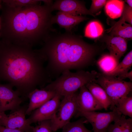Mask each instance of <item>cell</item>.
Segmentation results:
<instances>
[{
	"mask_svg": "<svg viewBox=\"0 0 132 132\" xmlns=\"http://www.w3.org/2000/svg\"><path fill=\"white\" fill-rule=\"evenodd\" d=\"M79 89V92L78 93L77 96L78 107L77 112H91L103 109L85 85L83 86Z\"/></svg>",
	"mask_w": 132,
	"mask_h": 132,
	"instance_id": "7c38bea8",
	"label": "cell"
},
{
	"mask_svg": "<svg viewBox=\"0 0 132 132\" xmlns=\"http://www.w3.org/2000/svg\"><path fill=\"white\" fill-rule=\"evenodd\" d=\"M115 109L121 114L128 116L132 118V96L129 95L121 99L118 102Z\"/></svg>",
	"mask_w": 132,
	"mask_h": 132,
	"instance_id": "cb8c5ba5",
	"label": "cell"
},
{
	"mask_svg": "<svg viewBox=\"0 0 132 132\" xmlns=\"http://www.w3.org/2000/svg\"><path fill=\"white\" fill-rule=\"evenodd\" d=\"M77 94L76 92L63 97L55 118L50 120L51 128L53 132L62 128L77 113L78 111Z\"/></svg>",
	"mask_w": 132,
	"mask_h": 132,
	"instance_id": "8992f818",
	"label": "cell"
},
{
	"mask_svg": "<svg viewBox=\"0 0 132 132\" xmlns=\"http://www.w3.org/2000/svg\"><path fill=\"white\" fill-rule=\"evenodd\" d=\"M55 92L41 88H36L30 92L27 97L29 99V106L26 110L25 114L29 115L56 95Z\"/></svg>",
	"mask_w": 132,
	"mask_h": 132,
	"instance_id": "4fadbf2b",
	"label": "cell"
},
{
	"mask_svg": "<svg viewBox=\"0 0 132 132\" xmlns=\"http://www.w3.org/2000/svg\"><path fill=\"white\" fill-rule=\"evenodd\" d=\"M52 11L58 10L74 15H89L95 17L82 1L76 0H56L51 6Z\"/></svg>",
	"mask_w": 132,
	"mask_h": 132,
	"instance_id": "8fae6325",
	"label": "cell"
},
{
	"mask_svg": "<svg viewBox=\"0 0 132 132\" xmlns=\"http://www.w3.org/2000/svg\"><path fill=\"white\" fill-rule=\"evenodd\" d=\"M85 86L103 109L106 110L110 106L111 102L110 99L105 90L99 85L92 81L88 83Z\"/></svg>",
	"mask_w": 132,
	"mask_h": 132,
	"instance_id": "2e32d148",
	"label": "cell"
},
{
	"mask_svg": "<svg viewBox=\"0 0 132 132\" xmlns=\"http://www.w3.org/2000/svg\"><path fill=\"white\" fill-rule=\"evenodd\" d=\"M87 122L83 117L77 121L70 122L62 128V132H92L84 125V124Z\"/></svg>",
	"mask_w": 132,
	"mask_h": 132,
	"instance_id": "603a6c76",
	"label": "cell"
},
{
	"mask_svg": "<svg viewBox=\"0 0 132 132\" xmlns=\"http://www.w3.org/2000/svg\"><path fill=\"white\" fill-rule=\"evenodd\" d=\"M26 110L18 108L8 115L5 114L4 112H1L0 125L8 128L32 132L33 127L25 118Z\"/></svg>",
	"mask_w": 132,
	"mask_h": 132,
	"instance_id": "ba28073f",
	"label": "cell"
},
{
	"mask_svg": "<svg viewBox=\"0 0 132 132\" xmlns=\"http://www.w3.org/2000/svg\"><path fill=\"white\" fill-rule=\"evenodd\" d=\"M118 78L122 80L128 78L131 80H132V71L131 70L130 72L119 75L117 77Z\"/></svg>",
	"mask_w": 132,
	"mask_h": 132,
	"instance_id": "f546056e",
	"label": "cell"
},
{
	"mask_svg": "<svg viewBox=\"0 0 132 132\" xmlns=\"http://www.w3.org/2000/svg\"><path fill=\"white\" fill-rule=\"evenodd\" d=\"M87 19L82 15H74L58 11L53 16L51 22L52 24L56 23L60 27L64 28L66 32L72 33V29L75 26Z\"/></svg>",
	"mask_w": 132,
	"mask_h": 132,
	"instance_id": "5bb4252c",
	"label": "cell"
},
{
	"mask_svg": "<svg viewBox=\"0 0 132 132\" xmlns=\"http://www.w3.org/2000/svg\"><path fill=\"white\" fill-rule=\"evenodd\" d=\"M10 84L0 83V112L18 109L22 99L19 93Z\"/></svg>",
	"mask_w": 132,
	"mask_h": 132,
	"instance_id": "30bf717a",
	"label": "cell"
},
{
	"mask_svg": "<svg viewBox=\"0 0 132 132\" xmlns=\"http://www.w3.org/2000/svg\"><path fill=\"white\" fill-rule=\"evenodd\" d=\"M107 132H132V118L121 115L109 126Z\"/></svg>",
	"mask_w": 132,
	"mask_h": 132,
	"instance_id": "d6986e66",
	"label": "cell"
},
{
	"mask_svg": "<svg viewBox=\"0 0 132 132\" xmlns=\"http://www.w3.org/2000/svg\"><path fill=\"white\" fill-rule=\"evenodd\" d=\"M125 22L132 25V8L125 3L123 11L121 15Z\"/></svg>",
	"mask_w": 132,
	"mask_h": 132,
	"instance_id": "83f0119b",
	"label": "cell"
},
{
	"mask_svg": "<svg viewBox=\"0 0 132 132\" xmlns=\"http://www.w3.org/2000/svg\"><path fill=\"white\" fill-rule=\"evenodd\" d=\"M105 90L110 99V109H115L118 102L131 92L132 83L120 79L117 77L102 73L94 81Z\"/></svg>",
	"mask_w": 132,
	"mask_h": 132,
	"instance_id": "5b68a950",
	"label": "cell"
},
{
	"mask_svg": "<svg viewBox=\"0 0 132 132\" xmlns=\"http://www.w3.org/2000/svg\"><path fill=\"white\" fill-rule=\"evenodd\" d=\"M1 112H0V118H1Z\"/></svg>",
	"mask_w": 132,
	"mask_h": 132,
	"instance_id": "d6a6232c",
	"label": "cell"
},
{
	"mask_svg": "<svg viewBox=\"0 0 132 132\" xmlns=\"http://www.w3.org/2000/svg\"><path fill=\"white\" fill-rule=\"evenodd\" d=\"M77 116L85 118L92 127L93 132H107L111 122H114L122 114L114 109L111 111L100 112L96 111L91 112L78 111Z\"/></svg>",
	"mask_w": 132,
	"mask_h": 132,
	"instance_id": "52a82bcc",
	"label": "cell"
},
{
	"mask_svg": "<svg viewBox=\"0 0 132 132\" xmlns=\"http://www.w3.org/2000/svg\"><path fill=\"white\" fill-rule=\"evenodd\" d=\"M125 3L122 0H107L105 5V10L106 14L112 19L121 17L122 14Z\"/></svg>",
	"mask_w": 132,
	"mask_h": 132,
	"instance_id": "ac0fdd59",
	"label": "cell"
},
{
	"mask_svg": "<svg viewBox=\"0 0 132 132\" xmlns=\"http://www.w3.org/2000/svg\"><path fill=\"white\" fill-rule=\"evenodd\" d=\"M100 74L95 71L89 72L80 70L73 72L70 70H66L42 88L53 91L64 97L76 92L89 82H94Z\"/></svg>",
	"mask_w": 132,
	"mask_h": 132,
	"instance_id": "277c9868",
	"label": "cell"
},
{
	"mask_svg": "<svg viewBox=\"0 0 132 132\" xmlns=\"http://www.w3.org/2000/svg\"><path fill=\"white\" fill-rule=\"evenodd\" d=\"M46 62L38 49L0 39V81L16 87L20 96L27 97L37 87L52 81Z\"/></svg>",
	"mask_w": 132,
	"mask_h": 132,
	"instance_id": "6da1fadb",
	"label": "cell"
},
{
	"mask_svg": "<svg viewBox=\"0 0 132 132\" xmlns=\"http://www.w3.org/2000/svg\"><path fill=\"white\" fill-rule=\"evenodd\" d=\"M2 3V2H0V10L1 8V7Z\"/></svg>",
	"mask_w": 132,
	"mask_h": 132,
	"instance_id": "1f68e13d",
	"label": "cell"
},
{
	"mask_svg": "<svg viewBox=\"0 0 132 132\" xmlns=\"http://www.w3.org/2000/svg\"><path fill=\"white\" fill-rule=\"evenodd\" d=\"M62 97L56 94L51 99L34 110L27 119L30 124L53 119L59 107Z\"/></svg>",
	"mask_w": 132,
	"mask_h": 132,
	"instance_id": "9c48e42d",
	"label": "cell"
},
{
	"mask_svg": "<svg viewBox=\"0 0 132 132\" xmlns=\"http://www.w3.org/2000/svg\"><path fill=\"white\" fill-rule=\"evenodd\" d=\"M107 0H93L90 9L89 11L93 14H97L101 10L105 5Z\"/></svg>",
	"mask_w": 132,
	"mask_h": 132,
	"instance_id": "4316f807",
	"label": "cell"
},
{
	"mask_svg": "<svg viewBox=\"0 0 132 132\" xmlns=\"http://www.w3.org/2000/svg\"><path fill=\"white\" fill-rule=\"evenodd\" d=\"M132 65V51L131 50L113 70L109 73L105 74L117 77L128 72Z\"/></svg>",
	"mask_w": 132,
	"mask_h": 132,
	"instance_id": "ffe728a7",
	"label": "cell"
},
{
	"mask_svg": "<svg viewBox=\"0 0 132 132\" xmlns=\"http://www.w3.org/2000/svg\"><path fill=\"white\" fill-rule=\"evenodd\" d=\"M108 31L111 36L120 37L125 39L132 38V25L125 22L121 16L119 20Z\"/></svg>",
	"mask_w": 132,
	"mask_h": 132,
	"instance_id": "e0dca14e",
	"label": "cell"
},
{
	"mask_svg": "<svg viewBox=\"0 0 132 132\" xmlns=\"http://www.w3.org/2000/svg\"><path fill=\"white\" fill-rule=\"evenodd\" d=\"M0 132H25L20 130L11 129L0 125Z\"/></svg>",
	"mask_w": 132,
	"mask_h": 132,
	"instance_id": "f1b7e54d",
	"label": "cell"
},
{
	"mask_svg": "<svg viewBox=\"0 0 132 132\" xmlns=\"http://www.w3.org/2000/svg\"><path fill=\"white\" fill-rule=\"evenodd\" d=\"M104 32L103 26L101 23L97 21L89 22L85 30V36L92 38H95L101 36Z\"/></svg>",
	"mask_w": 132,
	"mask_h": 132,
	"instance_id": "7402d4cb",
	"label": "cell"
},
{
	"mask_svg": "<svg viewBox=\"0 0 132 132\" xmlns=\"http://www.w3.org/2000/svg\"><path fill=\"white\" fill-rule=\"evenodd\" d=\"M2 2L12 7H22L29 5L40 4L44 0H3Z\"/></svg>",
	"mask_w": 132,
	"mask_h": 132,
	"instance_id": "d4e9b609",
	"label": "cell"
},
{
	"mask_svg": "<svg viewBox=\"0 0 132 132\" xmlns=\"http://www.w3.org/2000/svg\"><path fill=\"white\" fill-rule=\"evenodd\" d=\"M110 54L119 62V60L126 52L127 48L126 39L123 38L111 35L106 36L104 40Z\"/></svg>",
	"mask_w": 132,
	"mask_h": 132,
	"instance_id": "9a60e30c",
	"label": "cell"
},
{
	"mask_svg": "<svg viewBox=\"0 0 132 132\" xmlns=\"http://www.w3.org/2000/svg\"><path fill=\"white\" fill-rule=\"evenodd\" d=\"M42 45L38 50L47 62L45 67L52 79L66 70H80L88 66L98 50L79 37L66 32L52 33Z\"/></svg>",
	"mask_w": 132,
	"mask_h": 132,
	"instance_id": "3957f363",
	"label": "cell"
},
{
	"mask_svg": "<svg viewBox=\"0 0 132 132\" xmlns=\"http://www.w3.org/2000/svg\"><path fill=\"white\" fill-rule=\"evenodd\" d=\"M38 124L33 127L32 132H53L51 126L50 120H46L38 122Z\"/></svg>",
	"mask_w": 132,
	"mask_h": 132,
	"instance_id": "484cf974",
	"label": "cell"
},
{
	"mask_svg": "<svg viewBox=\"0 0 132 132\" xmlns=\"http://www.w3.org/2000/svg\"><path fill=\"white\" fill-rule=\"evenodd\" d=\"M119 63L110 54L103 55L97 62L98 66L103 73H108L112 71Z\"/></svg>",
	"mask_w": 132,
	"mask_h": 132,
	"instance_id": "44dd1931",
	"label": "cell"
},
{
	"mask_svg": "<svg viewBox=\"0 0 132 132\" xmlns=\"http://www.w3.org/2000/svg\"><path fill=\"white\" fill-rule=\"evenodd\" d=\"M51 6L44 4L10 7L2 2L0 39L33 48L43 44L52 33Z\"/></svg>",
	"mask_w": 132,
	"mask_h": 132,
	"instance_id": "7a4b0ae2",
	"label": "cell"
},
{
	"mask_svg": "<svg viewBox=\"0 0 132 132\" xmlns=\"http://www.w3.org/2000/svg\"><path fill=\"white\" fill-rule=\"evenodd\" d=\"M125 1L128 4V5L130 7L132 8V0H125Z\"/></svg>",
	"mask_w": 132,
	"mask_h": 132,
	"instance_id": "4dcf8cb0",
	"label": "cell"
}]
</instances>
